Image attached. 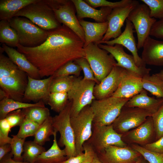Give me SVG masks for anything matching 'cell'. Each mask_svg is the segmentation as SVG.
Wrapping results in <instances>:
<instances>
[{
  "label": "cell",
  "mask_w": 163,
  "mask_h": 163,
  "mask_svg": "<svg viewBox=\"0 0 163 163\" xmlns=\"http://www.w3.org/2000/svg\"><path fill=\"white\" fill-rule=\"evenodd\" d=\"M84 45L77 35L62 24L49 30L47 39L40 45L28 47L19 44L17 50L37 68L42 78L52 75L69 61L85 57Z\"/></svg>",
  "instance_id": "1"
},
{
  "label": "cell",
  "mask_w": 163,
  "mask_h": 163,
  "mask_svg": "<svg viewBox=\"0 0 163 163\" xmlns=\"http://www.w3.org/2000/svg\"><path fill=\"white\" fill-rule=\"evenodd\" d=\"M9 21L17 32L19 44L22 46L28 47L39 46L48 37L49 31L40 28L27 18L14 17Z\"/></svg>",
  "instance_id": "2"
},
{
  "label": "cell",
  "mask_w": 163,
  "mask_h": 163,
  "mask_svg": "<svg viewBox=\"0 0 163 163\" xmlns=\"http://www.w3.org/2000/svg\"><path fill=\"white\" fill-rule=\"evenodd\" d=\"M129 99L112 96L94 100L90 105L94 114L93 124L99 126L112 124Z\"/></svg>",
  "instance_id": "3"
},
{
  "label": "cell",
  "mask_w": 163,
  "mask_h": 163,
  "mask_svg": "<svg viewBox=\"0 0 163 163\" xmlns=\"http://www.w3.org/2000/svg\"><path fill=\"white\" fill-rule=\"evenodd\" d=\"M14 17L27 18L40 28L48 31L61 25L56 18L51 8L44 0H37L26 6Z\"/></svg>",
  "instance_id": "4"
},
{
  "label": "cell",
  "mask_w": 163,
  "mask_h": 163,
  "mask_svg": "<svg viewBox=\"0 0 163 163\" xmlns=\"http://www.w3.org/2000/svg\"><path fill=\"white\" fill-rule=\"evenodd\" d=\"M28 82V75L15 64H13L0 73V88L6 93L8 98L23 102Z\"/></svg>",
  "instance_id": "5"
},
{
  "label": "cell",
  "mask_w": 163,
  "mask_h": 163,
  "mask_svg": "<svg viewBox=\"0 0 163 163\" xmlns=\"http://www.w3.org/2000/svg\"><path fill=\"white\" fill-rule=\"evenodd\" d=\"M85 57L89 62L98 84L110 73L117 62L110 54L91 43L84 46Z\"/></svg>",
  "instance_id": "6"
},
{
  "label": "cell",
  "mask_w": 163,
  "mask_h": 163,
  "mask_svg": "<svg viewBox=\"0 0 163 163\" xmlns=\"http://www.w3.org/2000/svg\"><path fill=\"white\" fill-rule=\"evenodd\" d=\"M71 106V103L69 101L62 111L52 117L54 130L60 135L58 144L60 147H65L67 159L77 155L74 134L70 121Z\"/></svg>",
  "instance_id": "7"
},
{
  "label": "cell",
  "mask_w": 163,
  "mask_h": 163,
  "mask_svg": "<svg viewBox=\"0 0 163 163\" xmlns=\"http://www.w3.org/2000/svg\"><path fill=\"white\" fill-rule=\"evenodd\" d=\"M96 84L94 81L75 77L71 88L67 92L69 100L71 103L70 117L77 115L95 99L93 91Z\"/></svg>",
  "instance_id": "8"
},
{
  "label": "cell",
  "mask_w": 163,
  "mask_h": 163,
  "mask_svg": "<svg viewBox=\"0 0 163 163\" xmlns=\"http://www.w3.org/2000/svg\"><path fill=\"white\" fill-rule=\"evenodd\" d=\"M52 9L56 18L74 32L85 43V34L75 14V8L71 0H44Z\"/></svg>",
  "instance_id": "9"
},
{
  "label": "cell",
  "mask_w": 163,
  "mask_h": 163,
  "mask_svg": "<svg viewBox=\"0 0 163 163\" xmlns=\"http://www.w3.org/2000/svg\"><path fill=\"white\" fill-rule=\"evenodd\" d=\"M93 117V113L90 105L84 107L77 115L70 117L77 155L83 152L84 144L92 135Z\"/></svg>",
  "instance_id": "10"
},
{
  "label": "cell",
  "mask_w": 163,
  "mask_h": 163,
  "mask_svg": "<svg viewBox=\"0 0 163 163\" xmlns=\"http://www.w3.org/2000/svg\"><path fill=\"white\" fill-rule=\"evenodd\" d=\"M122 136L114 130L112 124L104 126L93 124L92 135L85 142L89 145L97 154L110 146H127V144L122 140Z\"/></svg>",
  "instance_id": "11"
},
{
  "label": "cell",
  "mask_w": 163,
  "mask_h": 163,
  "mask_svg": "<svg viewBox=\"0 0 163 163\" xmlns=\"http://www.w3.org/2000/svg\"><path fill=\"white\" fill-rule=\"evenodd\" d=\"M155 113L149 109L124 105L112 125L117 133L123 135L141 125Z\"/></svg>",
  "instance_id": "12"
},
{
  "label": "cell",
  "mask_w": 163,
  "mask_h": 163,
  "mask_svg": "<svg viewBox=\"0 0 163 163\" xmlns=\"http://www.w3.org/2000/svg\"><path fill=\"white\" fill-rule=\"evenodd\" d=\"M133 24L136 33L138 49L143 47L149 36L151 28L157 21L150 16V10L145 4H139L129 13L127 18Z\"/></svg>",
  "instance_id": "13"
},
{
  "label": "cell",
  "mask_w": 163,
  "mask_h": 163,
  "mask_svg": "<svg viewBox=\"0 0 163 163\" xmlns=\"http://www.w3.org/2000/svg\"><path fill=\"white\" fill-rule=\"evenodd\" d=\"M98 45L113 56L117 62L116 66L131 71L142 78L149 74L151 69L146 67H138L133 56L127 53L122 45L116 44L110 46L103 44Z\"/></svg>",
  "instance_id": "14"
},
{
  "label": "cell",
  "mask_w": 163,
  "mask_h": 163,
  "mask_svg": "<svg viewBox=\"0 0 163 163\" xmlns=\"http://www.w3.org/2000/svg\"><path fill=\"white\" fill-rule=\"evenodd\" d=\"M139 4L138 1L133 0L126 6L113 9L107 17L108 28L101 41H108L119 36L122 33L121 28L129 13Z\"/></svg>",
  "instance_id": "15"
},
{
  "label": "cell",
  "mask_w": 163,
  "mask_h": 163,
  "mask_svg": "<svg viewBox=\"0 0 163 163\" xmlns=\"http://www.w3.org/2000/svg\"><path fill=\"white\" fill-rule=\"evenodd\" d=\"M96 155L103 163H133L142 156L139 152L127 146H110Z\"/></svg>",
  "instance_id": "16"
},
{
  "label": "cell",
  "mask_w": 163,
  "mask_h": 163,
  "mask_svg": "<svg viewBox=\"0 0 163 163\" xmlns=\"http://www.w3.org/2000/svg\"><path fill=\"white\" fill-rule=\"evenodd\" d=\"M53 76L43 79H36L28 76V82L24 94L23 102L40 101L46 104Z\"/></svg>",
  "instance_id": "17"
},
{
  "label": "cell",
  "mask_w": 163,
  "mask_h": 163,
  "mask_svg": "<svg viewBox=\"0 0 163 163\" xmlns=\"http://www.w3.org/2000/svg\"><path fill=\"white\" fill-rule=\"evenodd\" d=\"M126 22V27L124 31L118 37L108 41H100L96 44H104L110 46L116 44L121 45L126 47L131 53L138 67H146V64L141 57L139 56L138 53V49L133 35V26L127 19Z\"/></svg>",
  "instance_id": "18"
},
{
  "label": "cell",
  "mask_w": 163,
  "mask_h": 163,
  "mask_svg": "<svg viewBox=\"0 0 163 163\" xmlns=\"http://www.w3.org/2000/svg\"><path fill=\"white\" fill-rule=\"evenodd\" d=\"M142 78L134 73L123 69L118 88L112 96L124 98H131L143 89Z\"/></svg>",
  "instance_id": "19"
},
{
  "label": "cell",
  "mask_w": 163,
  "mask_h": 163,
  "mask_svg": "<svg viewBox=\"0 0 163 163\" xmlns=\"http://www.w3.org/2000/svg\"><path fill=\"white\" fill-rule=\"evenodd\" d=\"M123 68L115 66L109 75L94 87L95 99L101 100L112 96L118 87Z\"/></svg>",
  "instance_id": "20"
},
{
  "label": "cell",
  "mask_w": 163,
  "mask_h": 163,
  "mask_svg": "<svg viewBox=\"0 0 163 163\" xmlns=\"http://www.w3.org/2000/svg\"><path fill=\"white\" fill-rule=\"evenodd\" d=\"M154 132L152 119L149 117L141 125L123 134L122 139L126 144L144 145L151 143Z\"/></svg>",
  "instance_id": "21"
},
{
  "label": "cell",
  "mask_w": 163,
  "mask_h": 163,
  "mask_svg": "<svg viewBox=\"0 0 163 163\" xmlns=\"http://www.w3.org/2000/svg\"><path fill=\"white\" fill-rule=\"evenodd\" d=\"M142 48L141 58L146 65L163 66V41L149 36Z\"/></svg>",
  "instance_id": "22"
},
{
  "label": "cell",
  "mask_w": 163,
  "mask_h": 163,
  "mask_svg": "<svg viewBox=\"0 0 163 163\" xmlns=\"http://www.w3.org/2000/svg\"><path fill=\"white\" fill-rule=\"evenodd\" d=\"M75 7L78 20L85 18H92L97 22L107 21L108 16L113 9L107 7H102L99 10L91 6L84 1L71 0Z\"/></svg>",
  "instance_id": "23"
},
{
  "label": "cell",
  "mask_w": 163,
  "mask_h": 163,
  "mask_svg": "<svg viewBox=\"0 0 163 163\" xmlns=\"http://www.w3.org/2000/svg\"><path fill=\"white\" fill-rule=\"evenodd\" d=\"M2 47L9 59L28 76L34 79H40L38 70L24 55L5 44H3Z\"/></svg>",
  "instance_id": "24"
},
{
  "label": "cell",
  "mask_w": 163,
  "mask_h": 163,
  "mask_svg": "<svg viewBox=\"0 0 163 163\" xmlns=\"http://www.w3.org/2000/svg\"><path fill=\"white\" fill-rule=\"evenodd\" d=\"M79 22L84 31V46L91 43H97L101 40L108 27L107 21L102 23L92 22L79 20Z\"/></svg>",
  "instance_id": "25"
},
{
  "label": "cell",
  "mask_w": 163,
  "mask_h": 163,
  "mask_svg": "<svg viewBox=\"0 0 163 163\" xmlns=\"http://www.w3.org/2000/svg\"><path fill=\"white\" fill-rule=\"evenodd\" d=\"M163 104V99L149 97L147 91L143 89L130 98L125 105L149 109L156 112Z\"/></svg>",
  "instance_id": "26"
},
{
  "label": "cell",
  "mask_w": 163,
  "mask_h": 163,
  "mask_svg": "<svg viewBox=\"0 0 163 163\" xmlns=\"http://www.w3.org/2000/svg\"><path fill=\"white\" fill-rule=\"evenodd\" d=\"M57 133L54 130L52 145L38 157L35 163H61L67 159L64 149H61L57 142Z\"/></svg>",
  "instance_id": "27"
},
{
  "label": "cell",
  "mask_w": 163,
  "mask_h": 163,
  "mask_svg": "<svg viewBox=\"0 0 163 163\" xmlns=\"http://www.w3.org/2000/svg\"><path fill=\"white\" fill-rule=\"evenodd\" d=\"M37 0H0V20L9 21L26 6Z\"/></svg>",
  "instance_id": "28"
},
{
  "label": "cell",
  "mask_w": 163,
  "mask_h": 163,
  "mask_svg": "<svg viewBox=\"0 0 163 163\" xmlns=\"http://www.w3.org/2000/svg\"><path fill=\"white\" fill-rule=\"evenodd\" d=\"M45 104L43 101L30 103L6 97L0 101V119L5 118L8 113L12 111L32 107L45 106Z\"/></svg>",
  "instance_id": "29"
},
{
  "label": "cell",
  "mask_w": 163,
  "mask_h": 163,
  "mask_svg": "<svg viewBox=\"0 0 163 163\" xmlns=\"http://www.w3.org/2000/svg\"><path fill=\"white\" fill-rule=\"evenodd\" d=\"M142 82L143 89L157 98L163 99V81L156 74L145 75Z\"/></svg>",
  "instance_id": "30"
},
{
  "label": "cell",
  "mask_w": 163,
  "mask_h": 163,
  "mask_svg": "<svg viewBox=\"0 0 163 163\" xmlns=\"http://www.w3.org/2000/svg\"><path fill=\"white\" fill-rule=\"evenodd\" d=\"M0 42L11 47H17L19 44L17 33L8 21L1 20L0 21Z\"/></svg>",
  "instance_id": "31"
},
{
  "label": "cell",
  "mask_w": 163,
  "mask_h": 163,
  "mask_svg": "<svg viewBox=\"0 0 163 163\" xmlns=\"http://www.w3.org/2000/svg\"><path fill=\"white\" fill-rule=\"evenodd\" d=\"M54 133L52 117L50 116L40 125L34 136V141L42 146L46 142L50 140V136H53Z\"/></svg>",
  "instance_id": "32"
},
{
  "label": "cell",
  "mask_w": 163,
  "mask_h": 163,
  "mask_svg": "<svg viewBox=\"0 0 163 163\" xmlns=\"http://www.w3.org/2000/svg\"><path fill=\"white\" fill-rule=\"evenodd\" d=\"M45 151V148L34 141H25L22 155L23 161L27 163H35L38 157Z\"/></svg>",
  "instance_id": "33"
},
{
  "label": "cell",
  "mask_w": 163,
  "mask_h": 163,
  "mask_svg": "<svg viewBox=\"0 0 163 163\" xmlns=\"http://www.w3.org/2000/svg\"><path fill=\"white\" fill-rule=\"evenodd\" d=\"M25 117L40 125L50 115L49 109L45 106H34L22 109Z\"/></svg>",
  "instance_id": "34"
},
{
  "label": "cell",
  "mask_w": 163,
  "mask_h": 163,
  "mask_svg": "<svg viewBox=\"0 0 163 163\" xmlns=\"http://www.w3.org/2000/svg\"><path fill=\"white\" fill-rule=\"evenodd\" d=\"M69 101L67 92L51 93L46 104L52 110L59 113L65 108Z\"/></svg>",
  "instance_id": "35"
},
{
  "label": "cell",
  "mask_w": 163,
  "mask_h": 163,
  "mask_svg": "<svg viewBox=\"0 0 163 163\" xmlns=\"http://www.w3.org/2000/svg\"><path fill=\"white\" fill-rule=\"evenodd\" d=\"M75 77L70 75L53 78L50 86V93H67L71 88Z\"/></svg>",
  "instance_id": "36"
},
{
  "label": "cell",
  "mask_w": 163,
  "mask_h": 163,
  "mask_svg": "<svg viewBox=\"0 0 163 163\" xmlns=\"http://www.w3.org/2000/svg\"><path fill=\"white\" fill-rule=\"evenodd\" d=\"M82 71L78 64L74 61H70L59 69L52 76L53 78L70 75L79 77Z\"/></svg>",
  "instance_id": "37"
},
{
  "label": "cell",
  "mask_w": 163,
  "mask_h": 163,
  "mask_svg": "<svg viewBox=\"0 0 163 163\" xmlns=\"http://www.w3.org/2000/svg\"><path fill=\"white\" fill-rule=\"evenodd\" d=\"M40 125L26 117L19 126V129L16 135L22 139H26L29 136H34Z\"/></svg>",
  "instance_id": "38"
},
{
  "label": "cell",
  "mask_w": 163,
  "mask_h": 163,
  "mask_svg": "<svg viewBox=\"0 0 163 163\" xmlns=\"http://www.w3.org/2000/svg\"><path fill=\"white\" fill-rule=\"evenodd\" d=\"M10 143L11 147V152L13 159L17 161H23L22 154L24 151V145L26 139L19 137L17 135H12Z\"/></svg>",
  "instance_id": "39"
},
{
  "label": "cell",
  "mask_w": 163,
  "mask_h": 163,
  "mask_svg": "<svg viewBox=\"0 0 163 163\" xmlns=\"http://www.w3.org/2000/svg\"><path fill=\"white\" fill-rule=\"evenodd\" d=\"M131 147L139 152L149 163H163V154L151 152L137 144H131Z\"/></svg>",
  "instance_id": "40"
},
{
  "label": "cell",
  "mask_w": 163,
  "mask_h": 163,
  "mask_svg": "<svg viewBox=\"0 0 163 163\" xmlns=\"http://www.w3.org/2000/svg\"><path fill=\"white\" fill-rule=\"evenodd\" d=\"M150 10V17L161 20L163 19V0H141Z\"/></svg>",
  "instance_id": "41"
},
{
  "label": "cell",
  "mask_w": 163,
  "mask_h": 163,
  "mask_svg": "<svg viewBox=\"0 0 163 163\" xmlns=\"http://www.w3.org/2000/svg\"><path fill=\"white\" fill-rule=\"evenodd\" d=\"M133 0H122L120 1L112 2L105 0H85L88 5L94 8L98 7H107L113 9L126 6L132 2Z\"/></svg>",
  "instance_id": "42"
},
{
  "label": "cell",
  "mask_w": 163,
  "mask_h": 163,
  "mask_svg": "<svg viewBox=\"0 0 163 163\" xmlns=\"http://www.w3.org/2000/svg\"><path fill=\"white\" fill-rule=\"evenodd\" d=\"M156 139L163 136V104L152 116Z\"/></svg>",
  "instance_id": "43"
},
{
  "label": "cell",
  "mask_w": 163,
  "mask_h": 163,
  "mask_svg": "<svg viewBox=\"0 0 163 163\" xmlns=\"http://www.w3.org/2000/svg\"><path fill=\"white\" fill-rule=\"evenodd\" d=\"M74 61L80 66L83 71L84 74L83 79L94 81L96 84H98L89 62L85 57L78 58Z\"/></svg>",
  "instance_id": "44"
},
{
  "label": "cell",
  "mask_w": 163,
  "mask_h": 163,
  "mask_svg": "<svg viewBox=\"0 0 163 163\" xmlns=\"http://www.w3.org/2000/svg\"><path fill=\"white\" fill-rule=\"evenodd\" d=\"M25 117V114L22 110L19 109L9 113L5 118L12 128L20 126Z\"/></svg>",
  "instance_id": "45"
},
{
  "label": "cell",
  "mask_w": 163,
  "mask_h": 163,
  "mask_svg": "<svg viewBox=\"0 0 163 163\" xmlns=\"http://www.w3.org/2000/svg\"><path fill=\"white\" fill-rule=\"evenodd\" d=\"M12 128L5 118L0 119V145L10 143L12 139L8 136Z\"/></svg>",
  "instance_id": "46"
},
{
  "label": "cell",
  "mask_w": 163,
  "mask_h": 163,
  "mask_svg": "<svg viewBox=\"0 0 163 163\" xmlns=\"http://www.w3.org/2000/svg\"><path fill=\"white\" fill-rule=\"evenodd\" d=\"M142 146L151 152L163 154V136L156 141L147 144Z\"/></svg>",
  "instance_id": "47"
},
{
  "label": "cell",
  "mask_w": 163,
  "mask_h": 163,
  "mask_svg": "<svg viewBox=\"0 0 163 163\" xmlns=\"http://www.w3.org/2000/svg\"><path fill=\"white\" fill-rule=\"evenodd\" d=\"M150 36L157 38H163V19L157 21L152 27Z\"/></svg>",
  "instance_id": "48"
},
{
  "label": "cell",
  "mask_w": 163,
  "mask_h": 163,
  "mask_svg": "<svg viewBox=\"0 0 163 163\" xmlns=\"http://www.w3.org/2000/svg\"><path fill=\"white\" fill-rule=\"evenodd\" d=\"M87 157V154L84 152L76 156L70 157L61 163H83L86 160Z\"/></svg>",
  "instance_id": "49"
},
{
  "label": "cell",
  "mask_w": 163,
  "mask_h": 163,
  "mask_svg": "<svg viewBox=\"0 0 163 163\" xmlns=\"http://www.w3.org/2000/svg\"><path fill=\"white\" fill-rule=\"evenodd\" d=\"M83 148L84 152L87 154V157L83 163H91L95 152L91 147L86 142L84 144Z\"/></svg>",
  "instance_id": "50"
},
{
  "label": "cell",
  "mask_w": 163,
  "mask_h": 163,
  "mask_svg": "<svg viewBox=\"0 0 163 163\" xmlns=\"http://www.w3.org/2000/svg\"><path fill=\"white\" fill-rule=\"evenodd\" d=\"M11 151L10 143L0 145V160Z\"/></svg>",
  "instance_id": "51"
},
{
  "label": "cell",
  "mask_w": 163,
  "mask_h": 163,
  "mask_svg": "<svg viewBox=\"0 0 163 163\" xmlns=\"http://www.w3.org/2000/svg\"><path fill=\"white\" fill-rule=\"evenodd\" d=\"M13 155L10 152L0 160V163H27L24 161H16L13 159Z\"/></svg>",
  "instance_id": "52"
},
{
  "label": "cell",
  "mask_w": 163,
  "mask_h": 163,
  "mask_svg": "<svg viewBox=\"0 0 163 163\" xmlns=\"http://www.w3.org/2000/svg\"><path fill=\"white\" fill-rule=\"evenodd\" d=\"M6 92L1 88H0V101H1L7 97Z\"/></svg>",
  "instance_id": "53"
},
{
  "label": "cell",
  "mask_w": 163,
  "mask_h": 163,
  "mask_svg": "<svg viewBox=\"0 0 163 163\" xmlns=\"http://www.w3.org/2000/svg\"><path fill=\"white\" fill-rule=\"evenodd\" d=\"M91 163H103L99 159L97 155L95 154L93 158Z\"/></svg>",
  "instance_id": "54"
},
{
  "label": "cell",
  "mask_w": 163,
  "mask_h": 163,
  "mask_svg": "<svg viewBox=\"0 0 163 163\" xmlns=\"http://www.w3.org/2000/svg\"><path fill=\"white\" fill-rule=\"evenodd\" d=\"M156 74L163 81V69L161 70L159 72Z\"/></svg>",
  "instance_id": "55"
},
{
  "label": "cell",
  "mask_w": 163,
  "mask_h": 163,
  "mask_svg": "<svg viewBox=\"0 0 163 163\" xmlns=\"http://www.w3.org/2000/svg\"><path fill=\"white\" fill-rule=\"evenodd\" d=\"M133 163H147L144 160L140 158L136 161Z\"/></svg>",
  "instance_id": "56"
}]
</instances>
